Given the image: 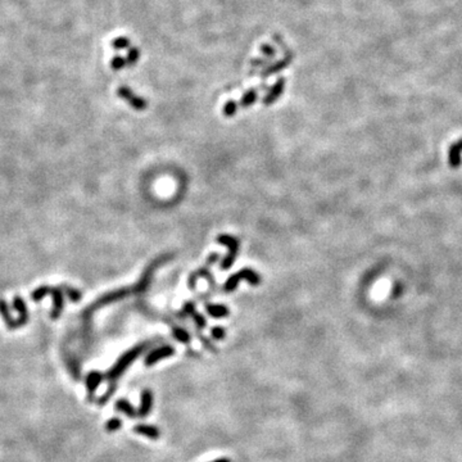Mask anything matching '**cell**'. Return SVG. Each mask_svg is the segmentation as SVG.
<instances>
[{"mask_svg":"<svg viewBox=\"0 0 462 462\" xmlns=\"http://www.w3.org/2000/svg\"><path fill=\"white\" fill-rule=\"evenodd\" d=\"M150 344H151V341H148V343H144V344H140V345H138V346H133V348H131L130 351L126 352L122 357H120V359L117 361V363H116L114 366L109 370V371H108V374H107L108 379L109 380L117 379V377L120 376V375L122 374V372L125 371V370L127 369V367L130 366V364L132 363V362L135 361V359L138 358V357L140 356V354L143 353V352L145 351L149 345H150Z\"/></svg>","mask_w":462,"mask_h":462,"instance_id":"obj_1","label":"cell"},{"mask_svg":"<svg viewBox=\"0 0 462 462\" xmlns=\"http://www.w3.org/2000/svg\"><path fill=\"white\" fill-rule=\"evenodd\" d=\"M241 280H245V281H248L251 285L256 286V285H259V282H261V276L252 268H241L240 271L231 275V276L228 277V280L225 282V285H223L222 290L225 293L234 292Z\"/></svg>","mask_w":462,"mask_h":462,"instance_id":"obj_2","label":"cell"},{"mask_svg":"<svg viewBox=\"0 0 462 462\" xmlns=\"http://www.w3.org/2000/svg\"><path fill=\"white\" fill-rule=\"evenodd\" d=\"M217 241L220 244H222V245L227 246L228 252H227V254L225 256V258L222 259V262H221V267H220L222 271H226V270L231 268V266H233L234 262H235L236 257H238V253H239V246H240V243H239V240L236 238H234V236H231V235H226V234H222V235L218 236Z\"/></svg>","mask_w":462,"mask_h":462,"instance_id":"obj_3","label":"cell"},{"mask_svg":"<svg viewBox=\"0 0 462 462\" xmlns=\"http://www.w3.org/2000/svg\"><path fill=\"white\" fill-rule=\"evenodd\" d=\"M218 259H220V254L218 253H213V254H210V257L209 258H208V261H207V263L204 264V266L203 267H200L199 270H197V271L195 272H192L191 275H190V277L189 279H187V286H189V289H194L195 287V285H197V281H198V279H207L208 281H209V284H210V286H217V284H215V281H213V279H212V274H210L209 272V267L212 266V264H215L216 262L218 261Z\"/></svg>","mask_w":462,"mask_h":462,"instance_id":"obj_4","label":"cell"},{"mask_svg":"<svg viewBox=\"0 0 462 462\" xmlns=\"http://www.w3.org/2000/svg\"><path fill=\"white\" fill-rule=\"evenodd\" d=\"M117 92H118V97L122 98V99H125V100H127L128 104H130L131 107L135 108V109L143 110L148 107V103H146V100L133 94V92L131 91L127 86H121L120 89H118Z\"/></svg>","mask_w":462,"mask_h":462,"instance_id":"obj_5","label":"cell"},{"mask_svg":"<svg viewBox=\"0 0 462 462\" xmlns=\"http://www.w3.org/2000/svg\"><path fill=\"white\" fill-rule=\"evenodd\" d=\"M284 89H285V79L284 77H280V79H277L276 82L270 87L268 92H267V94L264 95L263 99H262L263 105L268 107V105L274 104V103L281 97L282 92H284Z\"/></svg>","mask_w":462,"mask_h":462,"instance_id":"obj_6","label":"cell"},{"mask_svg":"<svg viewBox=\"0 0 462 462\" xmlns=\"http://www.w3.org/2000/svg\"><path fill=\"white\" fill-rule=\"evenodd\" d=\"M174 353H175V349L172 345H168V344H167V345H162V346H159V348L153 349V351H151L150 353L146 356L145 364L146 366H153V364H156L157 362H159L161 359L167 358V357H171Z\"/></svg>","mask_w":462,"mask_h":462,"instance_id":"obj_7","label":"cell"},{"mask_svg":"<svg viewBox=\"0 0 462 462\" xmlns=\"http://www.w3.org/2000/svg\"><path fill=\"white\" fill-rule=\"evenodd\" d=\"M290 63H292V55H290V54L287 55L286 54V55H285L282 59H280V61L275 62V63H272V64H268V66H267L266 68L261 72V77L262 79H268V77L272 76V74L279 73V72H281L282 69L286 68Z\"/></svg>","mask_w":462,"mask_h":462,"instance_id":"obj_8","label":"cell"},{"mask_svg":"<svg viewBox=\"0 0 462 462\" xmlns=\"http://www.w3.org/2000/svg\"><path fill=\"white\" fill-rule=\"evenodd\" d=\"M151 407H153V394H151L150 390L145 389L141 393V402L138 410V416H141V417L148 416L151 411Z\"/></svg>","mask_w":462,"mask_h":462,"instance_id":"obj_9","label":"cell"},{"mask_svg":"<svg viewBox=\"0 0 462 462\" xmlns=\"http://www.w3.org/2000/svg\"><path fill=\"white\" fill-rule=\"evenodd\" d=\"M205 311H207L208 315L215 318H222L230 315L228 307L223 304H210V303H207L205 304Z\"/></svg>","mask_w":462,"mask_h":462,"instance_id":"obj_10","label":"cell"},{"mask_svg":"<svg viewBox=\"0 0 462 462\" xmlns=\"http://www.w3.org/2000/svg\"><path fill=\"white\" fill-rule=\"evenodd\" d=\"M136 434H140V435L146 436L149 439H158L161 433H159V429L156 428L153 425H138L135 429H133Z\"/></svg>","mask_w":462,"mask_h":462,"instance_id":"obj_11","label":"cell"},{"mask_svg":"<svg viewBox=\"0 0 462 462\" xmlns=\"http://www.w3.org/2000/svg\"><path fill=\"white\" fill-rule=\"evenodd\" d=\"M103 380V374L99 371H92L87 375L86 379V388L89 390V393H94L97 390V388L99 387V384Z\"/></svg>","mask_w":462,"mask_h":462,"instance_id":"obj_12","label":"cell"},{"mask_svg":"<svg viewBox=\"0 0 462 462\" xmlns=\"http://www.w3.org/2000/svg\"><path fill=\"white\" fill-rule=\"evenodd\" d=\"M257 99H258V90L251 89V90H248L246 92H244L243 97H241V99H240V102H239V105L243 108L252 107V105L257 102Z\"/></svg>","mask_w":462,"mask_h":462,"instance_id":"obj_13","label":"cell"},{"mask_svg":"<svg viewBox=\"0 0 462 462\" xmlns=\"http://www.w3.org/2000/svg\"><path fill=\"white\" fill-rule=\"evenodd\" d=\"M116 408H117L120 412L128 416V417H136V416H138V412H136L135 408L132 407V405H131L130 402H127L126 399H118L117 403H116Z\"/></svg>","mask_w":462,"mask_h":462,"instance_id":"obj_14","label":"cell"},{"mask_svg":"<svg viewBox=\"0 0 462 462\" xmlns=\"http://www.w3.org/2000/svg\"><path fill=\"white\" fill-rule=\"evenodd\" d=\"M172 334H174V336L176 338V340H179L180 343H184V344L190 343V339L191 338H190V334L187 333L185 329L179 328V326H174V328H172Z\"/></svg>","mask_w":462,"mask_h":462,"instance_id":"obj_15","label":"cell"},{"mask_svg":"<svg viewBox=\"0 0 462 462\" xmlns=\"http://www.w3.org/2000/svg\"><path fill=\"white\" fill-rule=\"evenodd\" d=\"M110 45L116 50H125V49L130 48V38L126 37V36H118V37L113 38Z\"/></svg>","mask_w":462,"mask_h":462,"instance_id":"obj_16","label":"cell"},{"mask_svg":"<svg viewBox=\"0 0 462 462\" xmlns=\"http://www.w3.org/2000/svg\"><path fill=\"white\" fill-rule=\"evenodd\" d=\"M238 108H239V103H236L235 100H228V102L225 103L222 108V113L225 117H233V116L236 114L238 112Z\"/></svg>","mask_w":462,"mask_h":462,"instance_id":"obj_17","label":"cell"},{"mask_svg":"<svg viewBox=\"0 0 462 462\" xmlns=\"http://www.w3.org/2000/svg\"><path fill=\"white\" fill-rule=\"evenodd\" d=\"M139 58H140V50H139L136 46L133 48H128L127 56H126V63L130 64V66H135L138 63Z\"/></svg>","mask_w":462,"mask_h":462,"instance_id":"obj_18","label":"cell"},{"mask_svg":"<svg viewBox=\"0 0 462 462\" xmlns=\"http://www.w3.org/2000/svg\"><path fill=\"white\" fill-rule=\"evenodd\" d=\"M126 64H127L126 63V59L121 55L113 56L112 61H110V67H112V69H114V71H120V69H122L123 67L126 66Z\"/></svg>","mask_w":462,"mask_h":462,"instance_id":"obj_19","label":"cell"},{"mask_svg":"<svg viewBox=\"0 0 462 462\" xmlns=\"http://www.w3.org/2000/svg\"><path fill=\"white\" fill-rule=\"evenodd\" d=\"M121 426H122V421H121L118 417L109 418V420L107 421V424H105V429H107L108 431L118 430V429H120Z\"/></svg>","mask_w":462,"mask_h":462,"instance_id":"obj_20","label":"cell"},{"mask_svg":"<svg viewBox=\"0 0 462 462\" xmlns=\"http://www.w3.org/2000/svg\"><path fill=\"white\" fill-rule=\"evenodd\" d=\"M259 50H261V53L263 54L264 56H267V58H274V56L276 55V50H275L274 46H271L270 44H263V45H261Z\"/></svg>","mask_w":462,"mask_h":462,"instance_id":"obj_21","label":"cell"},{"mask_svg":"<svg viewBox=\"0 0 462 462\" xmlns=\"http://www.w3.org/2000/svg\"><path fill=\"white\" fill-rule=\"evenodd\" d=\"M210 334H212V338L215 340H222L226 336V330L223 328H221V326H216V328L212 329Z\"/></svg>","mask_w":462,"mask_h":462,"instance_id":"obj_22","label":"cell"},{"mask_svg":"<svg viewBox=\"0 0 462 462\" xmlns=\"http://www.w3.org/2000/svg\"><path fill=\"white\" fill-rule=\"evenodd\" d=\"M191 316H192V317H194L195 323H197V326H198V328H199V329L204 328V326L207 325V321H205V318H203V316H200L199 313L194 312Z\"/></svg>","mask_w":462,"mask_h":462,"instance_id":"obj_23","label":"cell"},{"mask_svg":"<svg viewBox=\"0 0 462 462\" xmlns=\"http://www.w3.org/2000/svg\"><path fill=\"white\" fill-rule=\"evenodd\" d=\"M194 312H195L194 303L189 302V303H186V304L184 305V310L181 311V313H180V315H181V316H184V315H192V313H194Z\"/></svg>","mask_w":462,"mask_h":462,"instance_id":"obj_24","label":"cell"},{"mask_svg":"<svg viewBox=\"0 0 462 462\" xmlns=\"http://www.w3.org/2000/svg\"><path fill=\"white\" fill-rule=\"evenodd\" d=\"M268 59H254L253 62H252V66H257V67H266V66H268Z\"/></svg>","mask_w":462,"mask_h":462,"instance_id":"obj_25","label":"cell"},{"mask_svg":"<svg viewBox=\"0 0 462 462\" xmlns=\"http://www.w3.org/2000/svg\"><path fill=\"white\" fill-rule=\"evenodd\" d=\"M453 145H454V148L457 149V150H459L462 153V139H459L458 141L453 143Z\"/></svg>","mask_w":462,"mask_h":462,"instance_id":"obj_26","label":"cell"},{"mask_svg":"<svg viewBox=\"0 0 462 462\" xmlns=\"http://www.w3.org/2000/svg\"><path fill=\"white\" fill-rule=\"evenodd\" d=\"M212 462H231V461L228 458H218V459H215V461H212Z\"/></svg>","mask_w":462,"mask_h":462,"instance_id":"obj_27","label":"cell"}]
</instances>
